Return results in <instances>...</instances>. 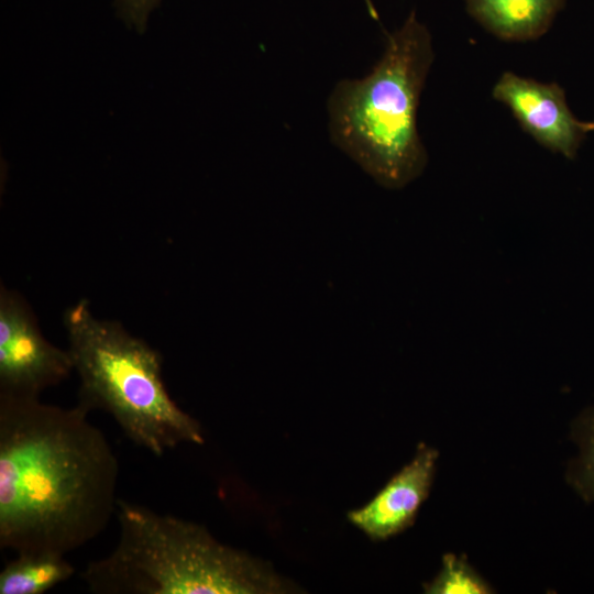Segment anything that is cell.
Listing matches in <instances>:
<instances>
[{
    "label": "cell",
    "mask_w": 594,
    "mask_h": 594,
    "mask_svg": "<svg viewBox=\"0 0 594 594\" xmlns=\"http://www.w3.org/2000/svg\"><path fill=\"white\" fill-rule=\"evenodd\" d=\"M89 413L0 394L1 549L66 556L117 513L119 461Z\"/></svg>",
    "instance_id": "6da1fadb"
},
{
    "label": "cell",
    "mask_w": 594,
    "mask_h": 594,
    "mask_svg": "<svg viewBox=\"0 0 594 594\" xmlns=\"http://www.w3.org/2000/svg\"><path fill=\"white\" fill-rule=\"evenodd\" d=\"M580 457L568 472L569 483L586 501H594V408L583 413L573 427Z\"/></svg>",
    "instance_id": "8fae6325"
},
{
    "label": "cell",
    "mask_w": 594,
    "mask_h": 594,
    "mask_svg": "<svg viewBox=\"0 0 594 594\" xmlns=\"http://www.w3.org/2000/svg\"><path fill=\"white\" fill-rule=\"evenodd\" d=\"M492 96L512 111L525 132L540 145L569 160L576 156L594 122L578 120L557 82H540L505 72L493 87Z\"/></svg>",
    "instance_id": "8992f818"
},
{
    "label": "cell",
    "mask_w": 594,
    "mask_h": 594,
    "mask_svg": "<svg viewBox=\"0 0 594 594\" xmlns=\"http://www.w3.org/2000/svg\"><path fill=\"white\" fill-rule=\"evenodd\" d=\"M119 538L81 578L98 594H276L268 563L219 542L202 526L119 499Z\"/></svg>",
    "instance_id": "7a4b0ae2"
},
{
    "label": "cell",
    "mask_w": 594,
    "mask_h": 594,
    "mask_svg": "<svg viewBox=\"0 0 594 594\" xmlns=\"http://www.w3.org/2000/svg\"><path fill=\"white\" fill-rule=\"evenodd\" d=\"M468 12L504 41H530L543 35L565 0H465Z\"/></svg>",
    "instance_id": "ba28073f"
},
{
    "label": "cell",
    "mask_w": 594,
    "mask_h": 594,
    "mask_svg": "<svg viewBox=\"0 0 594 594\" xmlns=\"http://www.w3.org/2000/svg\"><path fill=\"white\" fill-rule=\"evenodd\" d=\"M162 0H114L120 18L131 28L143 32L151 12Z\"/></svg>",
    "instance_id": "7c38bea8"
},
{
    "label": "cell",
    "mask_w": 594,
    "mask_h": 594,
    "mask_svg": "<svg viewBox=\"0 0 594 594\" xmlns=\"http://www.w3.org/2000/svg\"><path fill=\"white\" fill-rule=\"evenodd\" d=\"M64 324L79 404L109 414L134 444L156 457L205 442L200 424L170 397L157 350L120 322L96 318L86 298L66 309Z\"/></svg>",
    "instance_id": "277c9868"
},
{
    "label": "cell",
    "mask_w": 594,
    "mask_h": 594,
    "mask_svg": "<svg viewBox=\"0 0 594 594\" xmlns=\"http://www.w3.org/2000/svg\"><path fill=\"white\" fill-rule=\"evenodd\" d=\"M433 58L430 32L413 11L387 34L372 70L340 80L329 96L332 143L387 189L404 188L427 166L417 112Z\"/></svg>",
    "instance_id": "3957f363"
},
{
    "label": "cell",
    "mask_w": 594,
    "mask_h": 594,
    "mask_svg": "<svg viewBox=\"0 0 594 594\" xmlns=\"http://www.w3.org/2000/svg\"><path fill=\"white\" fill-rule=\"evenodd\" d=\"M75 573L65 554L22 552L0 572V594H42L66 582Z\"/></svg>",
    "instance_id": "9c48e42d"
},
{
    "label": "cell",
    "mask_w": 594,
    "mask_h": 594,
    "mask_svg": "<svg viewBox=\"0 0 594 594\" xmlns=\"http://www.w3.org/2000/svg\"><path fill=\"white\" fill-rule=\"evenodd\" d=\"M428 594H491L493 587L474 570L464 554L448 552L438 574L424 584Z\"/></svg>",
    "instance_id": "30bf717a"
},
{
    "label": "cell",
    "mask_w": 594,
    "mask_h": 594,
    "mask_svg": "<svg viewBox=\"0 0 594 594\" xmlns=\"http://www.w3.org/2000/svg\"><path fill=\"white\" fill-rule=\"evenodd\" d=\"M439 457L437 449L419 443L411 461L397 472L349 520L372 540H386L409 528L428 498Z\"/></svg>",
    "instance_id": "52a82bcc"
},
{
    "label": "cell",
    "mask_w": 594,
    "mask_h": 594,
    "mask_svg": "<svg viewBox=\"0 0 594 594\" xmlns=\"http://www.w3.org/2000/svg\"><path fill=\"white\" fill-rule=\"evenodd\" d=\"M74 370L68 350L42 334L35 314L18 292L0 287V394L40 397Z\"/></svg>",
    "instance_id": "5b68a950"
}]
</instances>
